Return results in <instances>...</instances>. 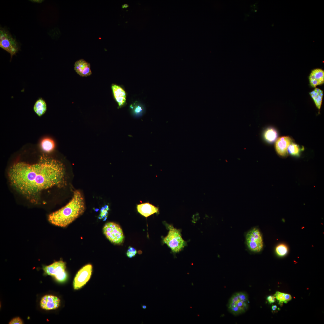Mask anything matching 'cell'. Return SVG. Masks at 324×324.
Segmentation results:
<instances>
[{
	"label": "cell",
	"instance_id": "cell-1",
	"mask_svg": "<svg viewBox=\"0 0 324 324\" xmlns=\"http://www.w3.org/2000/svg\"><path fill=\"white\" fill-rule=\"evenodd\" d=\"M8 177L16 191L33 201L38 200L42 191L55 186L61 188L66 184L63 164L45 155L34 164H14L9 170Z\"/></svg>",
	"mask_w": 324,
	"mask_h": 324
},
{
	"label": "cell",
	"instance_id": "cell-2",
	"mask_svg": "<svg viewBox=\"0 0 324 324\" xmlns=\"http://www.w3.org/2000/svg\"><path fill=\"white\" fill-rule=\"evenodd\" d=\"M85 209L84 198L78 190L74 193L71 200L65 206L50 214L48 220L53 224L65 227L72 223L84 212Z\"/></svg>",
	"mask_w": 324,
	"mask_h": 324
},
{
	"label": "cell",
	"instance_id": "cell-3",
	"mask_svg": "<svg viewBox=\"0 0 324 324\" xmlns=\"http://www.w3.org/2000/svg\"><path fill=\"white\" fill-rule=\"evenodd\" d=\"M169 230L168 235L163 238L166 244L174 253L181 251L186 245V243L183 239L179 230L169 224L166 226Z\"/></svg>",
	"mask_w": 324,
	"mask_h": 324
},
{
	"label": "cell",
	"instance_id": "cell-4",
	"mask_svg": "<svg viewBox=\"0 0 324 324\" xmlns=\"http://www.w3.org/2000/svg\"><path fill=\"white\" fill-rule=\"evenodd\" d=\"M228 308L232 314L235 315L245 312L249 307V300L247 295L242 292L234 294L230 298Z\"/></svg>",
	"mask_w": 324,
	"mask_h": 324
},
{
	"label": "cell",
	"instance_id": "cell-5",
	"mask_svg": "<svg viewBox=\"0 0 324 324\" xmlns=\"http://www.w3.org/2000/svg\"><path fill=\"white\" fill-rule=\"evenodd\" d=\"M0 47L10 55V60L13 56L20 50V46L16 39L5 28H0Z\"/></svg>",
	"mask_w": 324,
	"mask_h": 324
},
{
	"label": "cell",
	"instance_id": "cell-6",
	"mask_svg": "<svg viewBox=\"0 0 324 324\" xmlns=\"http://www.w3.org/2000/svg\"><path fill=\"white\" fill-rule=\"evenodd\" d=\"M104 234L112 243L120 244L124 239V236L122 228L118 224L109 222L105 224L103 229Z\"/></svg>",
	"mask_w": 324,
	"mask_h": 324
},
{
	"label": "cell",
	"instance_id": "cell-7",
	"mask_svg": "<svg viewBox=\"0 0 324 324\" xmlns=\"http://www.w3.org/2000/svg\"><path fill=\"white\" fill-rule=\"evenodd\" d=\"M66 264L62 260L55 262L49 266H44L43 269L47 275L54 277L59 282H63L67 278L66 271Z\"/></svg>",
	"mask_w": 324,
	"mask_h": 324
},
{
	"label": "cell",
	"instance_id": "cell-8",
	"mask_svg": "<svg viewBox=\"0 0 324 324\" xmlns=\"http://www.w3.org/2000/svg\"><path fill=\"white\" fill-rule=\"evenodd\" d=\"M246 240L247 245L251 251L258 252L262 249V237L258 229L254 228L249 231L246 234Z\"/></svg>",
	"mask_w": 324,
	"mask_h": 324
},
{
	"label": "cell",
	"instance_id": "cell-9",
	"mask_svg": "<svg viewBox=\"0 0 324 324\" xmlns=\"http://www.w3.org/2000/svg\"><path fill=\"white\" fill-rule=\"evenodd\" d=\"M92 271V266L87 264L81 268L77 272L74 279V289L78 290L83 286L90 279Z\"/></svg>",
	"mask_w": 324,
	"mask_h": 324
},
{
	"label": "cell",
	"instance_id": "cell-10",
	"mask_svg": "<svg viewBox=\"0 0 324 324\" xmlns=\"http://www.w3.org/2000/svg\"><path fill=\"white\" fill-rule=\"evenodd\" d=\"M292 142V139L288 136H281L278 138L276 140L275 146L277 153L282 157L286 156L288 154V147Z\"/></svg>",
	"mask_w": 324,
	"mask_h": 324
},
{
	"label": "cell",
	"instance_id": "cell-11",
	"mask_svg": "<svg viewBox=\"0 0 324 324\" xmlns=\"http://www.w3.org/2000/svg\"><path fill=\"white\" fill-rule=\"evenodd\" d=\"M60 300L57 296L46 295L44 296L40 302V306L43 309L46 310L55 309L59 306Z\"/></svg>",
	"mask_w": 324,
	"mask_h": 324
},
{
	"label": "cell",
	"instance_id": "cell-12",
	"mask_svg": "<svg viewBox=\"0 0 324 324\" xmlns=\"http://www.w3.org/2000/svg\"><path fill=\"white\" fill-rule=\"evenodd\" d=\"M310 86L315 88L317 86L323 84L324 82V71L320 68H316L312 70L309 77Z\"/></svg>",
	"mask_w": 324,
	"mask_h": 324
},
{
	"label": "cell",
	"instance_id": "cell-13",
	"mask_svg": "<svg viewBox=\"0 0 324 324\" xmlns=\"http://www.w3.org/2000/svg\"><path fill=\"white\" fill-rule=\"evenodd\" d=\"M74 69L76 73L82 76H89L92 73L89 63L83 59L76 62Z\"/></svg>",
	"mask_w": 324,
	"mask_h": 324
},
{
	"label": "cell",
	"instance_id": "cell-14",
	"mask_svg": "<svg viewBox=\"0 0 324 324\" xmlns=\"http://www.w3.org/2000/svg\"><path fill=\"white\" fill-rule=\"evenodd\" d=\"M137 211L141 214L147 217L154 213L159 212L158 208L149 202L138 204L136 206Z\"/></svg>",
	"mask_w": 324,
	"mask_h": 324
},
{
	"label": "cell",
	"instance_id": "cell-15",
	"mask_svg": "<svg viewBox=\"0 0 324 324\" xmlns=\"http://www.w3.org/2000/svg\"><path fill=\"white\" fill-rule=\"evenodd\" d=\"M112 89L114 98L119 107L122 106L125 104L126 100L125 91L121 86L115 84L112 85Z\"/></svg>",
	"mask_w": 324,
	"mask_h": 324
},
{
	"label": "cell",
	"instance_id": "cell-16",
	"mask_svg": "<svg viewBox=\"0 0 324 324\" xmlns=\"http://www.w3.org/2000/svg\"><path fill=\"white\" fill-rule=\"evenodd\" d=\"M263 137L265 141L269 143H272L277 140L278 133L277 130L272 127H268L264 131Z\"/></svg>",
	"mask_w": 324,
	"mask_h": 324
},
{
	"label": "cell",
	"instance_id": "cell-17",
	"mask_svg": "<svg viewBox=\"0 0 324 324\" xmlns=\"http://www.w3.org/2000/svg\"><path fill=\"white\" fill-rule=\"evenodd\" d=\"M309 94L313 99L316 107L320 110L322 104L323 97V91L322 90L316 88Z\"/></svg>",
	"mask_w": 324,
	"mask_h": 324
},
{
	"label": "cell",
	"instance_id": "cell-18",
	"mask_svg": "<svg viewBox=\"0 0 324 324\" xmlns=\"http://www.w3.org/2000/svg\"><path fill=\"white\" fill-rule=\"evenodd\" d=\"M46 109L45 101L42 98H39L34 104L33 107L34 112L39 116H41L45 113Z\"/></svg>",
	"mask_w": 324,
	"mask_h": 324
},
{
	"label": "cell",
	"instance_id": "cell-19",
	"mask_svg": "<svg viewBox=\"0 0 324 324\" xmlns=\"http://www.w3.org/2000/svg\"><path fill=\"white\" fill-rule=\"evenodd\" d=\"M40 146L44 151L46 152H49L54 149L55 145L54 141L52 139L46 138H44L41 141Z\"/></svg>",
	"mask_w": 324,
	"mask_h": 324
},
{
	"label": "cell",
	"instance_id": "cell-20",
	"mask_svg": "<svg viewBox=\"0 0 324 324\" xmlns=\"http://www.w3.org/2000/svg\"><path fill=\"white\" fill-rule=\"evenodd\" d=\"M304 148L303 147L302 148L298 145L292 142L288 146L287 152L288 153L292 156L297 157L299 156L301 152L303 151Z\"/></svg>",
	"mask_w": 324,
	"mask_h": 324
},
{
	"label": "cell",
	"instance_id": "cell-21",
	"mask_svg": "<svg viewBox=\"0 0 324 324\" xmlns=\"http://www.w3.org/2000/svg\"><path fill=\"white\" fill-rule=\"evenodd\" d=\"M132 114L135 116L138 117L141 116L144 112V107L140 104L135 103L130 106Z\"/></svg>",
	"mask_w": 324,
	"mask_h": 324
},
{
	"label": "cell",
	"instance_id": "cell-22",
	"mask_svg": "<svg viewBox=\"0 0 324 324\" xmlns=\"http://www.w3.org/2000/svg\"><path fill=\"white\" fill-rule=\"evenodd\" d=\"M275 251L278 256H284L287 253L288 248L285 244H281L277 246Z\"/></svg>",
	"mask_w": 324,
	"mask_h": 324
},
{
	"label": "cell",
	"instance_id": "cell-23",
	"mask_svg": "<svg viewBox=\"0 0 324 324\" xmlns=\"http://www.w3.org/2000/svg\"><path fill=\"white\" fill-rule=\"evenodd\" d=\"M109 210V206L107 205L102 207L101 209L98 218L100 219H103L104 220H106L108 215V211Z\"/></svg>",
	"mask_w": 324,
	"mask_h": 324
},
{
	"label": "cell",
	"instance_id": "cell-24",
	"mask_svg": "<svg viewBox=\"0 0 324 324\" xmlns=\"http://www.w3.org/2000/svg\"><path fill=\"white\" fill-rule=\"evenodd\" d=\"M286 293L277 291L274 296L280 303H282L283 302L286 303L287 302L286 298Z\"/></svg>",
	"mask_w": 324,
	"mask_h": 324
},
{
	"label": "cell",
	"instance_id": "cell-25",
	"mask_svg": "<svg viewBox=\"0 0 324 324\" xmlns=\"http://www.w3.org/2000/svg\"><path fill=\"white\" fill-rule=\"evenodd\" d=\"M136 253V250L135 248L129 246L127 250L126 254L129 258H131L134 256Z\"/></svg>",
	"mask_w": 324,
	"mask_h": 324
},
{
	"label": "cell",
	"instance_id": "cell-26",
	"mask_svg": "<svg viewBox=\"0 0 324 324\" xmlns=\"http://www.w3.org/2000/svg\"><path fill=\"white\" fill-rule=\"evenodd\" d=\"M9 324H22L23 322L21 319L19 317L15 318L12 319L9 322Z\"/></svg>",
	"mask_w": 324,
	"mask_h": 324
},
{
	"label": "cell",
	"instance_id": "cell-27",
	"mask_svg": "<svg viewBox=\"0 0 324 324\" xmlns=\"http://www.w3.org/2000/svg\"><path fill=\"white\" fill-rule=\"evenodd\" d=\"M267 299L270 304L274 303L275 301V298L274 296H269L267 297Z\"/></svg>",
	"mask_w": 324,
	"mask_h": 324
},
{
	"label": "cell",
	"instance_id": "cell-28",
	"mask_svg": "<svg viewBox=\"0 0 324 324\" xmlns=\"http://www.w3.org/2000/svg\"><path fill=\"white\" fill-rule=\"evenodd\" d=\"M129 6L128 4H124L123 5H122V8L123 9L124 8H127Z\"/></svg>",
	"mask_w": 324,
	"mask_h": 324
},
{
	"label": "cell",
	"instance_id": "cell-29",
	"mask_svg": "<svg viewBox=\"0 0 324 324\" xmlns=\"http://www.w3.org/2000/svg\"><path fill=\"white\" fill-rule=\"evenodd\" d=\"M277 308V307L276 305H273L272 307V309L273 311L276 310Z\"/></svg>",
	"mask_w": 324,
	"mask_h": 324
},
{
	"label": "cell",
	"instance_id": "cell-30",
	"mask_svg": "<svg viewBox=\"0 0 324 324\" xmlns=\"http://www.w3.org/2000/svg\"><path fill=\"white\" fill-rule=\"evenodd\" d=\"M142 307L143 309H146L147 308L146 306L145 305H142Z\"/></svg>",
	"mask_w": 324,
	"mask_h": 324
}]
</instances>
